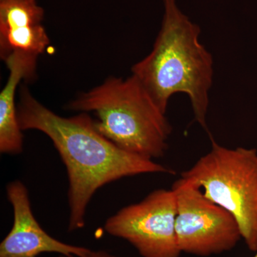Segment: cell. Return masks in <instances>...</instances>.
Wrapping results in <instances>:
<instances>
[{"label": "cell", "mask_w": 257, "mask_h": 257, "mask_svg": "<svg viewBox=\"0 0 257 257\" xmlns=\"http://www.w3.org/2000/svg\"><path fill=\"white\" fill-rule=\"evenodd\" d=\"M22 130L42 132L52 140L69 178V230L82 229L96 191L118 179L143 174H175L152 159L125 151L96 130L86 112L62 117L32 95L23 84L18 105Z\"/></svg>", "instance_id": "cell-1"}, {"label": "cell", "mask_w": 257, "mask_h": 257, "mask_svg": "<svg viewBox=\"0 0 257 257\" xmlns=\"http://www.w3.org/2000/svg\"><path fill=\"white\" fill-rule=\"evenodd\" d=\"M163 2V20L153 48L133 66L132 74L165 114L174 94H187L196 121L208 132L212 55L199 40L200 28L179 10L176 0Z\"/></svg>", "instance_id": "cell-2"}, {"label": "cell", "mask_w": 257, "mask_h": 257, "mask_svg": "<svg viewBox=\"0 0 257 257\" xmlns=\"http://www.w3.org/2000/svg\"><path fill=\"white\" fill-rule=\"evenodd\" d=\"M69 109L92 111L99 133L125 151L153 159L165 155L172 126L135 76L110 77L69 103Z\"/></svg>", "instance_id": "cell-3"}, {"label": "cell", "mask_w": 257, "mask_h": 257, "mask_svg": "<svg viewBox=\"0 0 257 257\" xmlns=\"http://www.w3.org/2000/svg\"><path fill=\"white\" fill-rule=\"evenodd\" d=\"M211 140L210 151L181 178L232 214L249 249L257 248V150L228 148Z\"/></svg>", "instance_id": "cell-4"}, {"label": "cell", "mask_w": 257, "mask_h": 257, "mask_svg": "<svg viewBox=\"0 0 257 257\" xmlns=\"http://www.w3.org/2000/svg\"><path fill=\"white\" fill-rule=\"evenodd\" d=\"M172 189L177 200L176 232L182 253L209 256L236 246L242 236L232 214L182 178Z\"/></svg>", "instance_id": "cell-5"}, {"label": "cell", "mask_w": 257, "mask_h": 257, "mask_svg": "<svg viewBox=\"0 0 257 257\" xmlns=\"http://www.w3.org/2000/svg\"><path fill=\"white\" fill-rule=\"evenodd\" d=\"M173 189H157L106 220L108 234L126 240L143 257H179Z\"/></svg>", "instance_id": "cell-6"}, {"label": "cell", "mask_w": 257, "mask_h": 257, "mask_svg": "<svg viewBox=\"0 0 257 257\" xmlns=\"http://www.w3.org/2000/svg\"><path fill=\"white\" fill-rule=\"evenodd\" d=\"M7 194L13 206L14 221L0 244V257H37L42 253L84 257L91 251L62 242L42 229L33 215L28 189L23 182L17 180L8 184Z\"/></svg>", "instance_id": "cell-7"}, {"label": "cell", "mask_w": 257, "mask_h": 257, "mask_svg": "<svg viewBox=\"0 0 257 257\" xmlns=\"http://www.w3.org/2000/svg\"><path fill=\"white\" fill-rule=\"evenodd\" d=\"M38 56L16 52L5 60L9 77L0 93V152L18 155L23 151V130L19 124L15 93L22 80L31 81L36 74Z\"/></svg>", "instance_id": "cell-8"}, {"label": "cell", "mask_w": 257, "mask_h": 257, "mask_svg": "<svg viewBox=\"0 0 257 257\" xmlns=\"http://www.w3.org/2000/svg\"><path fill=\"white\" fill-rule=\"evenodd\" d=\"M44 14L36 0H0V31L42 25Z\"/></svg>", "instance_id": "cell-9"}, {"label": "cell", "mask_w": 257, "mask_h": 257, "mask_svg": "<svg viewBox=\"0 0 257 257\" xmlns=\"http://www.w3.org/2000/svg\"><path fill=\"white\" fill-rule=\"evenodd\" d=\"M58 257H77L75 256H67L61 254ZM84 257H115L111 255L110 253L106 252L104 251H90L89 253Z\"/></svg>", "instance_id": "cell-10"}, {"label": "cell", "mask_w": 257, "mask_h": 257, "mask_svg": "<svg viewBox=\"0 0 257 257\" xmlns=\"http://www.w3.org/2000/svg\"><path fill=\"white\" fill-rule=\"evenodd\" d=\"M251 257H257V248H256V251H255V254L253 255V256H251Z\"/></svg>", "instance_id": "cell-11"}]
</instances>
